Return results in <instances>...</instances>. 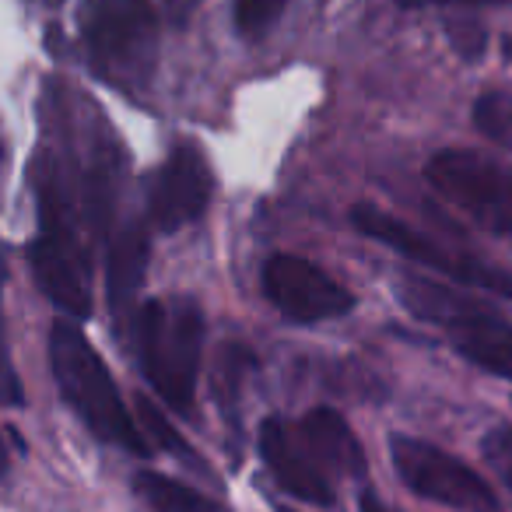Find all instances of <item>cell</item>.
<instances>
[{
	"label": "cell",
	"instance_id": "52a82bcc",
	"mask_svg": "<svg viewBox=\"0 0 512 512\" xmlns=\"http://www.w3.org/2000/svg\"><path fill=\"white\" fill-rule=\"evenodd\" d=\"M432 190L491 235H512V169L481 151L449 148L425 165Z\"/></svg>",
	"mask_w": 512,
	"mask_h": 512
},
{
	"label": "cell",
	"instance_id": "ac0fdd59",
	"mask_svg": "<svg viewBox=\"0 0 512 512\" xmlns=\"http://www.w3.org/2000/svg\"><path fill=\"white\" fill-rule=\"evenodd\" d=\"M137 421H141V428H144V435L151 439V446L169 449V453H179V456H193V449L186 446L183 435H176V428L169 425V418H165V414L158 411L148 397L137 400Z\"/></svg>",
	"mask_w": 512,
	"mask_h": 512
},
{
	"label": "cell",
	"instance_id": "9c48e42d",
	"mask_svg": "<svg viewBox=\"0 0 512 512\" xmlns=\"http://www.w3.org/2000/svg\"><path fill=\"white\" fill-rule=\"evenodd\" d=\"M260 285H264L267 302L281 316H288L292 323H306V327L341 320L355 309V295L334 274L295 253H274L260 271Z\"/></svg>",
	"mask_w": 512,
	"mask_h": 512
},
{
	"label": "cell",
	"instance_id": "6da1fadb",
	"mask_svg": "<svg viewBox=\"0 0 512 512\" xmlns=\"http://www.w3.org/2000/svg\"><path fill=\"white\" fill-rule=\"evenodd\" d=\"M74 172L64 151L43 148L32 165L39 228L29 242V267L39 292L67 316H92V249L85 242V207L74 190Z\"/></svg>",
	"mask_w": 512,
	"mask_h": 512
},
{
	"label": "cell",
	"instance_id": "277c9868",
	"mask_svg": "<svg viewBox=\"0 0 512 512\" xmlns=\"http://www.w3.org/2000/svg\"><path fill=\"white\" fill-rule=\"evenodd\" d=\"M200 355L204 313L190 295L151 299L137 309V362L158 397L179 414H186L193 404Z\"/></svg>",
	"mask_w": 512,
	"mask_h": 512
},
{
	"label": "cell",
	"instance_id": "ffe728a7",
	"mask_svg": "<svg viewBox=\"0 0 512 512\" xmlns=\"http://www.w3.org/2000/svg\"><path fill=\"white\" fill-rule=\"evenodd\" d=\"M404 8H432V4H460V8H495V4H512V0H400Z\"/></svg>",
	"mask_w": 512,
	"mask_h": 512
},
{
	"label": "cell",
	"instance_id": "2e32d148",
	"mask_svg": "<svg viewBox=\"0 0 512 512\" xmlns=\"http://www.w3.org/2000/svg\"><path fill=\"white\" fill-rule=\"evenodd\" d=\"M474 127L495 144L512 148V95L488 92L474 102Z\"/></svg>",
	"mask_w": 512,
	"mask_h": 512
},
{
	"label": "cell",
	"instance_id": "44dd1931",
	"mask_svg": "<svg viewBox=\"0 0 512 512\" xmlns=\"http://www.w3.org/2000/svg\"><path fill=\"white\" fill-rule=\"evenodd\" d=\"M8 404H11V407H22V404H25V397H22V386H18L15 369H8Z\"/></svg>",
	"mask_w": 512,
	"mask_h": 512
},
{
	"label": "cell",
	"instance_id": "9a60e30c",
	"mask_svg": "<svg viewBox=\"0 0 512 512\" xmlns=\"http://www.w3.org/2000/svg\"><path fill=\"white\" fill-rule=\"evenodd\" d=\"M256 369V355L246 344H221L218 362H214V400H218L221 414L235 421V404H239V386L249 372Z\"/></svg>",
	"mask_w": 512,
	"mask_h": 512
},
{
	"label": "cell",
	"instance_id": "7402d4cb",
	"mask_svg": "<svg viewBox=\"0 0 512 512\" xmlns=\"http://www.w3.org/2000/svg\"><path fill=\"white\" fill-rule=\"evenodd\" d=\"M362 512H393V509H390V505L379 502V498L372 495V491H365V495H362Z\"/></svg>",
	"mask_w": 512,
	"mask_h": 512
},
{
	"label": "cell",
	"instance_id": "ba28073f",
	"mask_svg": "<svg viewBox=\"0 0 512 512\" xmlns=\"http://www.w3.org/2000/svg\"><path fill=\"white\" fill-rule=\"evenodd\" d=\"M390 460L418 498L460 512H502L495 488L474 467L414 435H390Z\"/></svg>",
	"mask_w": 512,
	"mask_h": 512
},
{
	"label": "cell",
	"instance_id": "7a4b0ae2",
	"mask_svg": "<svg viewBox=\"0 0 512 512\" xmlns=\"http://www.w3.org/2000/svg\"><path fill=\"white\" fill-rule=\"evenodd\" d=\"M50 369L60 397L88 425V432L102 442H113L137 456H151L155 446L144 435L141 421H134L120 386L113 383L106 362L85 337L78 320H57L50 330Z\"/></svg>",
	"mask_w": 512,
	"mask_h": 512
},
{
	"label": "cell",
	"instance_id": "8fae6325",
	"mask_svg": "<svg viewBox=\"0 0 512 512\" xmlns=\"http://www.w3.org/2000/svg\"><path fill=\"white\" fill-rule=\"evenodd\" d=\"M214 193V172L197 144H176L148 190V221L158 232H179L204 218Z\"/></svg>",
	"mask_w": 512,
	"mask_h": 512
},
{
	"label": "cell",
	"instance_id": "30bf717a",
	"mask_svg": "<svg viewBox=\"0 0 512 512\" xmlns=\"http://www.w3.org/2000/svg\"><path fill=\"white\" fill-rule=\"evenodd\" d=\"M256 446L264 456V467L292 498L306 505H320V509H330L337 502V484L341 481L327 467L313 439L302 432L299 421L267 418L260 425V435H256Z\"/></svg>",
	"mask_w": 512,
	"mask_h": 512
},
{
	"label": "cell",
	"instance_id": "4fadbf2b",
	"mask_svg": "<svg viewBox=\"0 0 512 512\" xmlns=\"http://www.w3.org/2000/svg\"><path fill=\"white\" fill-rule=\"evenodd\" d=\"M302 432L313 439V446L320 449V456L327 460V467L337 474V481L344 477H362L365 474V453L358 446L351 425L330 407H316L306 418H299Z\"/></svg>",
	"mask_w": 512,
	"mask_h": 512
},
{
	"label": "cell",
	"instance_id": "8992f818",
	"mask_svg": "<svg viewBox=\"0 0 512 512\" xmlns=\"http://www.w3.org/2000/svg\"><path fill=\"white\" fill-rule=\"evenodd\" d=\"M351 225H355L365 239L393 249V253H400L404 260H411V264H421V267H428V271L442 274L446 281L467 288V292H491V295L512 299L509 271L488 264V260H481V256L467 253V249H460V246H446V242L432 239V235L421 232V228L379 211L376 204L351 207Z\"/></svg>",
	"mask_w": 512,
	"mask_h": 512
},
{
	"label": "cell",
	"instance_id": "5b68a950",
	"mask_svg": "<svg viewBox=\"0 0 512 512\" xmlns=\"http://www.w3.org/2000/svg\"><path fill=\"white\" fill-rule=\"evenodd\" d=\"M400 302L418 320L446 330L453 348L470 365L512 379V323L477 306V299H470L467 292H453L449 285L428 278H400Z\"/></svg>",
	"mask_w": 512,
	"mask_h": 512
},
{
	"label": "cell",
	"instance_id": "e0dca14e",
	"mask_svg": "<svg viewBox=\"0 0 512 512\" xmlns=\"http://www.w3.org/2000/svg\"><path fill=\"white\" fill-rule=\"evenodd\" d=\"M288 0H235V29L246 39H260L271 32Z\"/></svg>",
	"mask_w": 512,
	"mask_h": 512
},
{
	"label": "cell",
	"instance_id": "3957f363",
	"mask_svg": "<svg viewBox=\"0 0 512 512\" xmlns=\"http://www.w3.org/2000/svg\"><path fill=\"white\" fill-rule=\"evenodd\" d=\"M158 11L148 0H88L81 8V43L95 78L141 95L158 67Z\"/></svg>",
	"mask_w": 512,
	"mask_h": 512
},
{
	"label": "cell",
	"instance_id": "5bb4252c",
	"mask_svg": "<svg viewBox=\"0 0 512 512\" xmlns=\"http://www.w3.org/2000/svg\"><path fill=\"white\" fill-rule=\"evenodd\" d=\"M134 491L151 512H225L214 498L158 470H141L134 477Z\"/></svg>",
	"mask_w": 512,
	"mask_h": 512
},
{
	"label": "cell",
	"instance_id": "d6986e66",
	"mask_svg": "<svg viewBox=\"0 0 512 512\" xmlns=\"http://www.w3.org/2000/svg\"><path fill=\"white\" fill-rule=\"evenodd\" d=\"M481 453L488 460V467L505 481V488H512V425H498L484 435Z\"/></svg>",
	"mask_w": 512,
	"mask_h": 512
},
{
	"label": "cell",
	"instance_id": "7c38bea8",
	"mask_svg": "<svg viewBox=\"0 0 512 512\" xmlns=\"http://www.w3.org/2000/svg\"><path fill=\"white\" fill-rule=\"evenodd\" d=\"M151 256V221L127 218L109 232L106 239V292L113 306L116 327L127 323L130 302L141 292Z\"/></svg>",
	"mask_w": 512,
	"mask_h": 512
}]
</instances>
